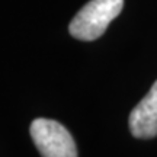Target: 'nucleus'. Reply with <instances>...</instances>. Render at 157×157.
<instances>
[{
    "label": "nucleus",
    "instance_id": "obj_3",
    "mask_svg": "<svg viewBox=\"0 0 157 157\" xmlns=\"http://www.w3.org/2000/svg\"><path fill=\"white\" fill-rule=\"evenodd\" d=\"M129 129L135 138H153L157 135V80L144 99L131 111Z\"/></svg>",
    "mask_w": 157,
    "mask_h": 157
},
{
    "label": "nucleus",
    "instance_id": "obj_1",
    "mask_svg": "<svg viewBox=\"0 0 157 157\" xmlns=\"http://www.w3.org/2000/svg\"><path fill=\"white\" fill-rule=\"evenodd\" d=\"M122 7L124 0H90L73 17L68 31L77 39L95 41L103 35Z\"/></svg>",
    "mask_w": 157,
    "mask_h": 157
},
{
    "label": "nucleus",
    "instance_id": "obj_2",
    "mask_svg": "<svg viewBox=\"0 0 157 157\" xmlns=\"http://www.w3.org/2000/svg\"><path fill=\"white\" fill-rule=\"evenodd\" d=\"M29 131L42 157H77L73 137L60 122L38 118L31 124Z\"/></svg>",
    "mask_w": 157,
    "mask_h": 157
}]
</instances>
